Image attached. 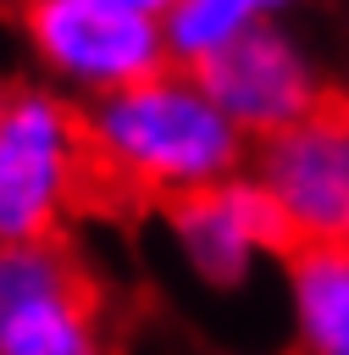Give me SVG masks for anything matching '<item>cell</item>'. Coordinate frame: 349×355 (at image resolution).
I'll use <instances>...</instances> for the list:
<instances>
[{
  "mask_svg": "<svg viewBox=\"0 0 349 355\" xmlns=\"http://www.w3.org/2000/svg\"><path fill=\"white\" fill-rule=\"evenodd\" d=\"M17 22L61 94H83L89 105L172 67L161 22L111 0H22Z\"/></svg>",
  "mask_w": 349,
  "mask_h": 355,
  "instance_id": "obj_4",
  "label": "cell"
},
{
  "mask_svg": "<svg viewBox=\"0 0 349 355\" xmlns=\"http://www.w3.org/2000/svg\"><path fill=\"white\" fill-rule=\"evenodd\" d=\"M249 6H255L266 22H277V17H288V11H294V6H305V0H249Z\"/></svg>",
  "mask_w": 349,
  "mask_h": 355,
  "instance_id": "obj_11",
  "label": "cell"
},
{
  "mask_svg": "<svg viewBox=\"0 0 349 355\" xmlns=\"http://www.w3.org/2000/svg\"><path fill=\"white\" fill-rule=\"evenodd\" d=\"M166 227H172V244H177L183 266L211 288L249 283L266 255L288 261V233H283L271 200L260 194V183L249 172L172 200L166 205Z\"/></svg>",
  "mask_w": 349,
  "mask_h": 355,
  "instance_id": "obj_7",
  "label": "cell"
},
{
  "mask_svg": "<svg viewBox=\"0 0 349 355\" xmlns=\"http://www.w3.org/2000/svg\"><path fill=\"white\" fill-rule=\"evenodd\" d=\"M0 355H111V305L66 239L0 244Z\"/></svg>",
  "mask_w": 349,
  "mask_h": 355,
  "instance_id": "obj_3",
  "label": "cell"
},
{
  "mask_svg": "<svg viewBox=\"0 0 349 355\" xmlns=\"http://www.w3.org/2000/svg\"><path fill=\"white\" fill-rule=\"evenodd\" d=\"M199 83L249 144H266L271 133L305 122L327 100L310 50L283 22H255L238 44H227L216 61L199 67Z\"/></svg>",
  "mask_w": 349,
  "mask_h": 355,
  "instance_id": "obj_6",
  "label": "cell"
},
{
  "mask_svg": "<svg viewBox=\"0 0 349 355\" xmlns=\"http://www.w3.org/2000/svg\"><path fill=\"white\" fill-rule=\"evenodd\" d=\"M94 205H172L249 172V139L222 116L199 72L161 67L83 105Z\"/></svg>",
  "mask_w": 349,
  "mask_h": 355,
  "instance_id": "obj_1",
  "label": "cell"
},
{
  "mask_svg": "<svg viewBox=\"0 0 349 355\" xmlns=\"http://www.w3.org/2000/svg\"><path fill=\"white\" fill-rule=\"evenodd\" d=\"M111 6H127V11H138V17H155V22H161L177 0H111Z\"/></svg>",
  "mask_w": 349,
  "mask_h": 355,
  "instance_id": "obj_10",
  "label": "cell"
},
{
  "mask_svg": "<svg viewBox=\"0 0 349 355\" xmlns=\"http://www.w3.org/2000/svg\"><path fill=\"white\" fill-rule=\"evenodd\" d=\"M94 205L83 105L50 83H0V244L61 239Z\"/></svg>",
  "mask_w": 349,
  "mask_h": 355,
  "instance_id": "obj_2",
  "label": "cell"
},
{
  "mask_svg": "<svg viewBox=\"0 0 349 355\" xmlns=\"http://www.w3.org/2000/svg\"><path fill=\"white\" fill-rule=\"evenodd\" d=\"M283 266L299 349L349 355V250H294Z\"/></svg>",
  "mask_w": 349,
  "mask_h": 355,
  "instance_id": "obj_8",
  "label": "cell"
},
{
  "mask_svg": "<svg viewBox=\"0 0 349 355\" xmlns=\"http://www.w3.org/2000/svg\"><path fill=\"white\" fill-rule=\"evenodd\" d=\"M249 178L271 200L288 255L349 250V100L327 94L305 122L255 144Z\"/></svg>",
  "mask_w": 349,
  "mask_h": 355,
  "instance_id": "obj_5",
  "label": "cell"
},
{
  "mask_svg": "<svg viewBox=\"0 0 349 355\" xmlns=\"http://www.w3.org/2000/svg\"><path fill=\"white\" fill-rule=\"evenodd\" d=\"M255 22H266L249 0H177L161 17V39H166V61L183 72H199L205 61H216L227 44H238Z\"/></svg>",
  "mask_w": 349,
  "mask_h": 355,
  "instance_id": "obj_9",
  "label": "cell"
}]
</instances>
